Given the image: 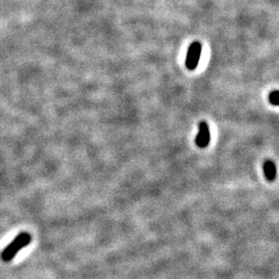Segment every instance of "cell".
Returning <instances> with one entry per match:
<instances>
[{
  "label": "cell",
  "mask_w": 279,
  "mask_h": 279,
  "mask_svg": "<svg viewBox=\"0 0 279 279\" xmlns=\"http://www.w3.org/2000/svg\"><path fill=\"white\" fill-rule=\"evenodd\" d=\"M31 242V236L28 233H21L19 234L14 240L4 249L2 253V260L4 262L12 261L17 253L25 248Z\"/></svg>",
  "instance_id": "6da1fadb"
},
{
  "label": "cell",
  "mask_w": 279,
  "mask_h": 279,
  "mask_svg": "<svg viewBox=\"0 0 279 279\" xmlns=\"http://www.w3.org/2000/svg\"><path fill=\"white\" fill-rule=\"evenodd\" d=\"M202 53V45L200 43H193L188 48L186 59H185V65L189 70H193L197 67L198 62H200Z\"/></svg>",
  "instance_id": "7a4b0ae2"
},
{
  "label": "cell",
  "mask_w": 279,
  "mask_h": 279,
  "mask_svg": "<svg viewBox=\"0 0 279 279\" xmlns=\"http://www.w3.org/2000/svg\"><path fill=\"white\" fill-rule=\"evenodd\" d=\"M210 142V132L207 123L205 121H202L200 123V132L195 139V144L200 148H205L208 146Z\"/></svg>",
  "instance_id": "3957f363"
},
{
  "label": "cell",
  "mask_w": 279,
  "mask_h": 279,
  "mask_svg": "<svg viewBox=\"0 0 279 279\" xmlns=\"http://www.w3.org/2000/svg\"><path fill=\"white\" fill-rule=\"evenodd\" d=\"M264 173H265L266 178H267L269 181L275 180L277 171H276V166H275V164H274L272 161H267V162L264 164Z\"/></svg>",
  "instance_id": "277c9868"
},
{
  "label": "cell",
  "mask_w": 279,
  "mask_h": 279,
  "mask_svg": "<svg viewBox=\"0 0 279 279\" xmlns=\"http://www.w3.org/2000/svg\"><path fill=\"white\" fill-rule=\"evenodd\" d=\"M269 102L274 106H278V104H279V93H278L277 90L270 93Z\"/></svg>",
  "instance_id": "5b68a950"
}]
</instances>
